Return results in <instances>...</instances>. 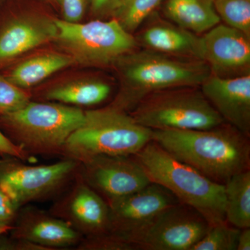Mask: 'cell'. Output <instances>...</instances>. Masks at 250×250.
<instances>
[{
	"instance_id": "33",
	"label": "cell",
	"mask_w": 250,
	"mask_h": 250,
	"mask_svg": "<svg viewBox=\"0 0 250 250\" xmlns=\"http://www.w3.org/2000/svg\"><path fill=\"white\" fill-rule=\"evenodd\" d=\"M9 1V0H0V6H1V5L4 4V3H6V1Z\"/></svg>"
},
{
	"instance_id": "28",
	"label": "cell",
	"mask_w": 250,
	"mask_h": 250,
	"mask_svg": "<svg viewBox=\"0 0 250 250\" xmlns=\"http://www.w3.org/2000/svg\"><path fill=\"white\" fill-rule=\"evenodd\" d=\"M18 208L14 202L0 189V227L10 226Z\"/></svg>"
},
{
	"instance_id": "17",
	"label": "cell",
	"mask_w": 250,
	"mask_h": 250,
	"mask_svg": "<svg viewBox=\"0 0 250 250\" xmlns=\"http://www.w3.org/2000/svg\"><path fill=\"white\" fill-rule=\"evenodd\" d=\"M140 40L149 50L202 61L201 36L177 25L161 22L152 24L143 31Z\"/></svg>"
},
{
	"instance_id": "24",
	"label": "cell",
	"mask_w": 250,
	"mask_h": 250,
	"mask_svg": "<svg viewBox=\"0 0 250 250\" xmlns=\"http://www.w3.org/2000/svg\"><path fill=\"white\" fill-rule=\"evenodd\" d=\"M214 6L225 24L250 38V0H214Z\"/></svg>"
},
{
	"instance_id": "25",
	"label": "cell",
	"mask_w": 250,
	"mask_h": 250,
	"mask_svg": "<svg viewBox=\"0 0 250 250\" xmlns=\"http://www.w3.org/2000/svg\"><path fill=\"white\" fill-rule=\"evenodd\" d=\"M29 101L24 90L12 84L0 72V115L16 111Z\"/></svg>"
},
{
	"instance_id": "15",
	"label": "cell",
	"mask_w": 250,
	"mask_h": 250,
	"mask_svg": "<svg viewBox=\"0 0 250 250\" xmlns=\"http://www.w3.org/2000/svg\"><path fill=\"white\" fill-rule=\"evenodd\" d=\"M67 223L93 238L108 233V202L85 182L77 184L64 203Z\"/></svg>"
},
{
	"instance_id": "12",
	"label": "cell",
	"mask_w": 250,
	"mask_h": 250,
	"mask_svg": "<svg viewBox=\"0 0 250 250\" xmlns=\"http://www.w3.org/2000/svg\"><path fill=\"white\" fill-rule=\"evenodd\" d=\"M82 164L83 182L107 202L151 184L134 156H98Z\"/></svg>"
},
{
	"instance_id": "34",
	"label": "cell",
	"mask_w": 250,
	"mask_h": 250,
	"mask_svg": "<svg viewBox=\"0 0 250 250\" xmlns=\"http://www.w3.org/2000/svg\"><path fill=\"white\" fill-rule=\"evenodd\" d=\"M1 161H0V163H1Z\"/></svg>"
},
{
	"instance_id": "4",
	"label": "cell",
	"mask_w": 250,
	"mask_h": 250,
	"mask_svg": "<svg viewBox=\"0 0 250 250\" xmlns=\"http://www.w3.org/2000/svg\"><path fill=\"white\" fill-rule=\"evenodd\" d=\"M152 139V130L111 104L84 111L83 122L67 139L62 152L81 163L98 156H134Z\"/></svg>"
},
{
	"instance_id": "22",
	"label": "cell",
	"mask_w": 250,
	"mask_h": 250,
	"mask_svg": "<svg viewBox=\"0 0 250 250\" xmlns=\"http://www.w3.org/2000/svg\"><path fill=\"white\" fill-rule=\"evenodd\" d=\"M163 0H122L113 17L122 27L132 34Z\"/></svg>"
},
{
	"instance_id": "23",
	"label": "cell",
	"mask_w": 250,
	"mask_h": 250,
	"mask_svg": "<svg viewBox=\"0 0 250 250\" xmlns=\"http://www.w3.org/2000/svg\"><path fill=\"white\" fill-rule=\"evenodd\" d=\"M241 230L226 220L211 225L203 238L190 250H236Z\"/></svg>"
},
{
	"instance_id": "20",
	"label": "cell",
	"mask_w": 250,
	"mask_h": 250,
	"mask_svg": "<svg viewBox=\"0 0 250 250\" xmlns=\"http://www.w3.org/2000/svg\"><path fill=\"white\" fill-rule=\"evenodd\" d=\"M111 86L104 81H70L54 85L45 93V98L70 106H94L106 100Z\"/></svg>"
},
{
	"instance_id": "18",
	"label": "cell",
	"mask_w": 250,
	"mask_h": 250,
	"mask_svg": "<svg viewBox=\"0 0 250 250\" xmlns=\"http://www.w3.org/2000/svg\"><path fill=\"white\" fill-rule=\"evenodd\" d=\"M73 59L65 52H45L20 59L1 73L22 90L35 86L51 75L72 65Z\"/></svg>"
},
{
	"instance_id": "14",
	"label": "cell",
	"mask_w": 250,
	"mask_h": 250,
	"mask_svg": "<svg viewBox=\"0 0 250 250\" xmlns=\"http://www.w3.org/2000/svg\"><path fill=\"white\" fill-rule=\"evenodd\" d=\"M200 87L225 123L250 136V73L233 77L211 74Z\"/></svg>"
},
{
	"instance_id": "31",
	"label": "cell",
	"mask_w": 250,
	"mask_h": 250,
	"mask_svg": "<svg viewBox=\"0 0 250 250\" xmlns=\"http://www.w3.org/2000/svg\"><path fill=\"white\" fill-rule=\"evenodd\" d=\"M12 227L10 225V226H4V227H0V236L2 235L3 233L7 232L8 231H10V230L12 229Z\"/></svg>"
},
{
	"instance_id": "13",
	"label": "cell",
	"mask_w": 250,
	"mask_h": 250,
	"mask_svg": "<svg viewBox=\"0 0 250 250\" xmlns=\"http://www.w3.org/2000/svg\"><path fill=\"white\" fill-rule=\"evenodd\" d=\"M202 59L212 75L233 77L250 73V38L244 33L218 24L201 36Z\"/></svg>"
},
{
	"instance_id": "26",
	"label": "cell",
	"mask_w": 250,
	"mask_h": 250,
	"mask_svg": "<svg viewBox=\"0 0 250 250\" xmlns=\"http://www.w3.org/2000/svg\"><path fill=\"white\" fill-rule=\"evenodd\" d=\"M62 11V20L68 22H80L90 9V0H57Z\"/></svg>"
},
{
	"instance_id": "21",
	"label": "cell",
	"mask_w": 250,
	"mask_h": 250,
	"mask_svg": "<svg viewBox=\"0 0 250 250\" xmlns=\"http://www.w3.org/2000/svg\"><path fill=\"white\" fill-rule=\"evenodd\" d=\"M224 186L226 221L240 229L250 228V170L233 176Z\"/></svg>"
},
{
	"instance_id": "19",
	"label": "cell",
	"mask_w": 250,
	"mask_h": 250,
	"mask_svg": "<svg viewBox=\"0 0 250 250\" xmlns=\"http://www.w3.org/2000/svg\"><path fill=\"white\" fill-rule=\"evenodd\" d=\"M165 14L178 27L195 34H205L221 21L214 0H167Z\"/></svg>"
},
{
	"instance_id": "8",
	"label": "cell",
	"mask_w": 250,
	"mask_h": 250,
	"mask_svg": "<svg viewBox=\"0 0 250 250\" xmlns=\"http://www.w3.org/2000/svg\"><path fill=\"white\" fill-rule=\"evenodd\" d=\"M57 30L55 18L44 13L16 9L12 0L0 6V72L29 51L54 41Z\"/></svg>"
},
{
	"instance_id": "1",
	"label": "cell",
	"mask_w": 250,
	"mask_h": 250,
	"mask_svg": "<svg viewBox=\"0 0 250 250\" xmlns=\"http://www.w3.org/2000/svg\"><path fill=\"white\" fill-rule=\"evenodd\" d=\"M250 136L228 123L206 129L152 130V141L220 184L250 170Z\"/></svg>"
},
{
	"instance_id": "27",
	"label": "cell",
	"mask_w": 250,
	"mask_h": 250,
	"mask_svg": "<svg viewBox=\"0 0 250 250\" xmlns=\"http://www.w3.org/2000/svg\"><path fill=\"white\" fill-rule=\"evenodd\" d=\"M122 0H90V10L98 19L113 17Z\"/></svg>"
},
{
	"instance_id": "9",
	"label": "cell",
	"mask_w": 250,
	"mask_h": 250,
	"mask_svg": "<svg viewBox=\"0 0 250 250\" xmlns=\"http://www.w3.org/2000/svg\"><path fill=\"white\" fill-rule=\"evenodd\" d=\"M179 202L158 184L151 183L141 190L108 202V233L134 245L159 213Z\"/></svg>"
},
{
	"instance_id": "32",
	"label": "cell",
	"mask_w": 250,
	"mask_h": 250,
	"mask_svg": "<svg viewBox=\"0 0 250 250\" xmlns=\"http://www.w3.org/2000/svg\"><path fill=\"white\" fill-rule=\"evenodd\" d=\"M39 1H42L45 4H57V0H39Z\"/></svg>"
},
{
	"instance_id": "6",
	"label": "cell",
	"mask_w": 250,
	"mask_h": 250,
	"mask_svg": "<svg viewBox=\"0 0 250 250\" xmlns=\"http://www.w3.org/2000/svg\"><path fill=\"white\" fill-rule=\"evenodd\" d=\"M57 35L54 41L83 66L115 65L122 57L136 50V39L115 18L96 19L88 22H68L55 18Z\"/></svg>"
},
{
	"instance_id": "30",
	"label": "cell",
	"mask_w": 250,
	"mask_h": 250,
	"mask_svg": "<svg viewBox=\"0 0 250 250\" xmlns=\"http://www.w3.org/2000/svg\"><path fill=\"white\" fill-rule=\"evenodd\" d=\"M250 250V228L243 229L238 236L236 250Z\"/></svg>"
},
{
	"instance_id": "5",
	"label": "cell",
	"mask_w": 250,
	"mask_h": 250,
	"mask_svg": "<svg viewBox=\"0 0 250 250\" xmlns=\"http://www.w3.org/2000/svg\"><path fill=\"white\" fill-rule=\"evenodd\" d=\"M83 118L84 111L76 106L29 101L16 111L0 115V127L27 153L53 154L62 152Z\"/></svg>"
},
{
	"instance_id": "16",
	"label": "cell",
	"mask_w": 250,
	"mask_h": 250,
	"mask_svg": "<svg viewBox=\"0 0 250 250\" xmlns=\"http://www.w3.org/2000/svg\"><path fill=\"white\" fill-rule=\"evenodd\" d=\"M14 236L21 241L49 248L72 246L80 236L67 221L35 211L22 213Z\"/></svg>"
},
{
	"instance_id": "29",
	"label": "cell",
	"mask_w": 250,
	"mask_h": 250,
	"mask_svg": "<svg viewBox=\"0 0 250 250\" xmlns=\"http://www.w3.org/2000/svg\"><path fill=\"white\" fill-rule=\"evenodd\" d=\"M0 152L20 159H26L28 156V153L13 143L1 131V129H0Z\"/></svg>"
},
{
	"instance_id": "3",
	"label": "cell",
	"mask_w": 250,
	"mask_h": 250,
	"mask_svg": "<svg viewBox=\"0 0 250 250\" xmlns=\"http://www.w3.org/2000/svg\"><path fill=\"white\" fill-rule=\"evenodd\" d=\"M134 156L151 183L165 188L180 203L199 212L210 225L226 220L223 184L207 178L153 141Z\"/></svg>"
},
{
	"instance_id": "10",
	"label": "cell",
	"mask_w": 250,
	"mask_h": 250,
	"mask_svg": "<svg viewBox=\"0 0 250 250\" xmlns=\"http://www.w3.org/2000/svg\"><path fill=\"white\" fill-rule=\"evenodd\" d=\"M210 226L196 210L178 202L159 213L136 245L139 250H190Z\"/></svg>"
},
{
	"instance_id": "11",
	"label": "cell",
	"mask_w": 250,
	"mask_h": 250,
	"mask_svg": "<svg viewBox=\"0 0 250 250\" xmlns=\"http://www.w3.org/2000/svg\"><path fill=\"white\" fill-rule=\"evenodd\" d=\"M77 163L69 159L51 165L32 166L1 161L0 189L19 208L57 189L73 173Z\"/></svg>"
},
{
	"instance_id": "2",
	"label": "cell",
	"mask_w": 250,
	"mask_h": 250,
	"mask_svg": "<svg viewBox=\"0 0 250 250\" xmlns=\"http://www.w3.org/2000/svg\"><path fill=\"white\" fill-rule=\"evenodd\" d=\"M121 90L113 106L131 111L143 100L156 92L200 86L211 75L207 62L180 59L154 52L135 50L116 62Z\"/></svg>"
},
{
	"instance_id": "7",
	"label": "cell",
	"mask_w": 250,
	"mask_h": 250,
	"mask_svg": "<svg viewBox=\"0 0 250 250\" xmlns=\"http://www.w3.org/2000/svg\"><path fill=\"white\" fill-rule=\"evenodd\" d=\"M197 87H184L148 95L129 112L151 130L206 129L225 123Z\"/></svg>"
}]
</instances>
